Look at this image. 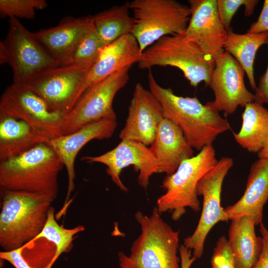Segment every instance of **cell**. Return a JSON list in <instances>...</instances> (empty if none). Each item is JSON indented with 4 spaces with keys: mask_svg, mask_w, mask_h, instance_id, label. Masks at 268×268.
<instances>
[{
    "mask_svg": "<svg viewBox=\"0 0 268 268\" xmlns=\"http://www.w3.org/2000/svg\"><path fill=\"white\" fill-rule=\"evenodd\" d=\"M147 77L149 90L160 103L164 118L179 127L193 149L200 151L231 129L209 101L203 105L196 97L176 95L171 88L160 85L150 70Z\"/></svg>",
    "mask_w": 268,
    "mask_h": 268,
    "instance_id": "1",
    "label": "cell"
},
{
    "mask_svg": "<svg viewBox=\"0 0 268 268\" xmlns=\"http://www.w3.org/2000/svg\"><path fill=\"white\" fill-rule=\"evenodd\" d=\"M64 165L48 143L0 161V189L43 195L54 201Z\"/></svg>",
    "mask_w": 268,
    "mask_h": 268,
    "instance_id": "2",
    "label": "cell"
},
{
    "mask_svg": "<svg viewBox=\"0 0 268 268\" xmlns=\"http://www.w3.org/2000/svg\"><path fill=\"white\" fill-rule=\"evenodd\" d=\"M161 215L156 206L149 216L140 211L135 213L140 233L129 255L118 253L119 268H181L179 231L174 230Z\"/></svg>",
    "mask_w": 268,
    "mask_h": 268,
    "instance_id": "3",
    "label": "cell"
},
{
    "mask_svg": "<svg viewBox=\"0 0 268 268\" xmlns=\"http://www.w3.org/2000/svg\"><path fill=\"white\" fill-rule=\"evenodd\" d=\"M0 246L3 251L22 248L42 231L54 201L46 196L0 189Z\"/></svg>",
    "mask_w": 268,
    "mask_h": 268,
    "instance_id": "4",
    "label": "cell"
},
{
    "mask_svg": "<svg viewBox=\"0 0 268 268\" xmlns=\"http://www.w3.org/2000/svg\"><path fill=\"white\" fill-rule=\"evenodd\" d=\"M141 69L155 66H171L181 70L191 86L201 82L208 86L215 67V60L205 54L184 34L165 36L145 49L137 62Z\"/></svg>",
    "mask_w": 268,
    "mask_h": 268,
    "instance_id": "5",
    "label": "cell"
},
{
    "mask_svg": "<svg viewBox=\"0 0 268 268\" xmlns=\"http://www.w3.org/2000/svg\"><path fill=\"white\" fill-rule=\"evenodd\" d=\"M217 161L212 144L204 146L197 155L184 160L174 173L167 175L162 181L161 187L165 193L157 200L158 211H170L172 219L178 220L186 213L187 208L199 211L198 184Z\"/></svg>",
    "mask_w": 268,
    "mask_h": 268,
    "instance_id": "6",
    "label": "cell"
},
{
    "mask_svg": "<svg viewBox=\"0 0 268 268\" xmlns=\"http://www.w3.org/2000/svg\"><path fill=\"white\" fill-rule=\"evenodd\" d=\"M129 6L141 53L164 36L184 34L191 15L189 6L175 0H133Z\"/></svg>",
    "mask_w": 268,
    "mask_h": 268,
    "instance_id": "7",
    "label": "cell"
},
{
    "mask_svg": "<svg viewBox=\"0 0 268 268\" xmlns=\"http://www.w3.org/2000/svg\"><path fill=\"white\" fill-rule=\"evenodd\" d=\"M8 30L0 42V64L11 67L13 83L22 84L32 76L60 66L17 18L8 20Z\"/></svg>",
    "mask_w": 268,
    "mask_h": 268,
    "instance_id": "8",
    "label": "cell"
},
{
    "mask_svg": "<svg viewBox=\"0 0 268 268\" xmlns=\"http://www.w3.org/2000/svg\"><path fill=\"white\" fill-rule=\"evenodd\" d=\"M131 67L119 70L87 89L65 116L61 135L70 134L102 119L116 118L113 101L128 82Z\"/></svg>",
    "mask_w": 268,
    "mask_h": 268,
    "instance_id": "9",
    "label": "cell"
},
{
    "mask_svg": "<svg viewBox=\"0 0 268 268\" xmlns=\"http://www.w3.org/2000/svg\"><path fill=\"white\" fill-rule=\"evenodd\" d=\"M91 67L70 64L42 71L22 83L34 92L53 111L66 116L78 99Z\"/></svg>",
    "mask_w": 268,
    "mask_h": 268,
    "instance_id": "10",
    "label": "cell"
},
{
    "mask_svg": "<svg viewBox=\"0 0 268 268\" xmlns=\"http://www.w3.org/2000/svg\"><path fill=\"white\" fill-rule=\"evenodd\" d=\"M233 162L231 157H221L198 184V195L203 198L202 211L195 230L183 243L197 259L201 257L205 239L212 227L220 221L229 220L221 205V194L223 181Z\"/></svg>",
    "mask_w": 268,
    "mask_h": 268,
    "instance_id": "11",
    "label": "cell"
},
{
    "mask_svg": "<svg viewBox=\"0 0 268 268\" xmlns=\"http://www.w3.org/2000/svg\"><path fill=\"white\" fill-rule=\"evenodd\" d=\"M0 116L22 120L51 140L61 135L65 116L52 110L43 99L22 84L12 83L1 96Z\"/></svg>",
    "mask_w": 268,
    "mask_h": 268,
    "instance_id": "12",
    "label": "cell"
},
{
    "mask_svg": "<svg viewBox=\"0 0 268 268\" xmlns=\"http://www.w3.org/2000/svg\"><path fill=\"white\" fill-rule=\"evenodd\" d=\"M81 160L86 163H99L107 166L106 172L112 181L125 192L128 189L120 179L123 169L133 166L139 172L137 182L140 187L146 189L150 177L159 173L157 160L150 147L135 141L124 140L113 149L98 156H84Z\"/></svg>",
    "mask_w": 268,
    "mask_h": 268,
    "instance_id": "13",
    "label": "cell"
},
{
    "mask_svg": "<svg viewBox=\"0 0 268 268\" xmlns=\"http://www.w3.org/2000/svg\"><path fill=\"white\" fill-rule=\"evenodd\" d=\"M245 72L238 61L224 51L215 60V67L208 86L214 99L209 101L218 111L230 115L239 106H245L255 101L254 94L246 87Z\"/></svg>",
    "mask_w": 268,
    "mask_h": 268,
    "instance_id": "14",
    "label": "cell"
},
{
    "mask_svg": "<svg viewBox=\"0 0 268 268\" xmlns=\"http://www.w3.org/2000/svg\"><path fill=\"white\" fill-rule=\"evenodd\" d=\"M164 118L158 100L149 90L137 83L129 104L126 123L119 137L121 140H134L147 146L150 145L158 125Z\"/></svg>",
    "mask_w": 268,
    "mask_h": 268,
    "instance_id": "15",
    "label": "cell"
},
{
    "mask_svg": "<svg viewBox=\"0 0 268 268\" xmlns=\"http://www.w3.org/2000/svg\"><path fill=\"white\" fill-rule=\"evenodd\" d=\"M191 15L184 33L215 60L225 51L227 32L220 19L216 0H189Z\"/></svg>",
    "mask_w": 268,
    "mask_h": 268,
    "instance_id": "16",
    "label": "cell"
},
{
    "mask_svg": "<svg viewBox=\"0 0 268 268\" xmlns=\"http://www.w3.org/2000/svg\"><path fill=\"white\" fill-rule=\"evenodd\" d=\"M117 126L116 118H105L91 123L77 131L51 139L48 144L66 167L68 186L63 211H65L71 192L75 188L74 163L81 148L93 139L102 140L112 136Z\"/></svg>",
    "mask_w": 268,
    "mask_h": 268,
    "instance_id": "17",
    "label": "cell"
},
{
    "mask_svg": "<svg viewBox=\"0 0 268 268\" xmlns=\"http://www.w3.org/2000/svg\"><path fill=\"white\" fill-rule=\"evenodd\" d=\"M92 20V16L65 17L57 25L33 33L60 66L70 65L73 55Z\"/></svg>",
    "mask_w": 268,
    "mask_h": 268,
    "instance_id": "18",
    "label": "cell"
},
{
    "mask_svg": "<svg viewBox=\"0 0 268 268\" xmlns=\"http://www.w3.org/2000/svg\"><path fill=\"white\" fill-rule=\"evenodd\" d=\"M140 54L138 43L132 34L123 36L105 46L90 68L78 98L90 87L137 63Z\"/></svg>",
    "mask_w": 268,
    "mask_h": 268,
    "instance_id": "19",
    "label": "cell"
},
{
    "mask_svg": "<svg viewBox=\"0 0 268 268\" xmlns=\"http://www.w3.org/2000/svg\"><path fill=\"white\" fill-rule=\"evenodd\" d=\"M268 201V158H259L251 166L244 193L234 204L224 209L229 220L249 215L257 225L263 222Z\"/></svg>",
    "mask_w": 268,
    "mask_h": 268,
    "instance_id": "20",
    "label": "cell"
},
{
    "mask_svg": "<svg viewBox=\"0 0 268 268\" xmlns=\"http://www.w3.org/2000/svg\"><path fill=\"white\" fill-rule=\"evenodd\" d=\"M150 148L158 161L159 173H174L185 160L193 157L194 149L172 121L164 118L157 127Z\"/></svg>",
    "mask_w": 268,
    "mask_h": 268,
    "instance_id": "21",
    "label": "cell"
},
{
    "mask_svg": "<svg viewBox=\"0 0 268 268\" xmlns=\"http://www.w3.org/2000/svg\"><path fill=\"white\" fill-rule=\"evenodd\" d=\"M231 220L227 239L236 267L253 268L263 247L262 238L255 232V222L249 215Z\"/></svg>",
    "mask_w": 268,
    "mask_h": 268,
    "instance_id": "22",
    "label": "cell"
},
{
    "mask_svg": "<svg viewBox=\"0 0 268 268\" xmlns=\"http://www.w3.org/2000/svg\"><path fill=\"white\" fill-rule=\"evenodd\" d=\"M50 140L22 120L0 116V161L18 156Z\"/></svg>",
    "mask_w": 268,
    "mask_h": 268,
    "instance_id": "23",
    "label": "cell"
},
{
    "mask_svg": "<svg viewBox=\"0 0 268 268\" xmlns=\"http://www.w3.org/2000/svg\"><path fill=\"white\" fill-rule=\"evenodd\" d=\"M242 119L239 131L233 133L234 138L244 149L258 153L268 142V108L250 102L245 106Z\"/></svg>",
    "mask_w": 268,
    "mask_h": 268,
    "instance_id": "24",
    "label": "cell"
},
{
    "mask_svg": "<svg viewBox=\"0 0 268 268\" xmlns=\"http://www.w3.org/2000/svg\"><path fill=\"white\" fill-rule=\"evenodd\" d=\"M268 32L261 33H236L230 28L227 32L223 48L233 56L243 68L250 85L255 91L254 65L256 55L259 48L266 44Z\"/></svg>",
    "mask_w": 268,
    "mask_h": 268,
    "instance_id": "25",
    "label": "cell"
},
{
    "mask_svg": "<svg viewBox=\"0 0 268 268\" xmlns=\"http://www.w3.org/2000/svg\"><path fill=\"white\" fill-rule=\"evenodd\" d=\"M130 2L115 5L92 16L94 27L106 46L125 35L132 34L134 20L130 15Z\"/></svg>",
    "mask_w": 268,
    "mask_h": 268,
    "instance_id": "26",
    "label": "cell"
},
{
    "mask_svg": "<svg viewBox=\"0 0 268 268\" xmlns=\"http://www.w3.org/2000/svg\"><path fill=\"white\" fill-rule=\"evenodd\" d=\"M84 229L85 228L81 225L72 229H66L60 226L56 220L55 209L52 206L42 231L32 242L40 238H45L53 243L56 250L55 257L56 261L63 253L69 249L74 236Z\"/></svg>",
    "mask_w": 268,
    "mask_h": 268,
    "instance_id": "27",
    "label": "cell"
},
{
    "mask_svg": "<svg viewBox=\"0 0 268 268\" xmlns=\"http://www.w3.org/2000/svg\"><path fill=\"white\" fill-rule=\"evenodd\" d=\"M105 46L94 27L92 17L91 22L73 55L70 64L92 67Z\"/></svg>",
    "mask_w": 268,
    "mask_h": 268,
    "instance_id": "28",
    "label": "cell"
},
{
    "mask_svg": "<svg viewBox=\"0 0 268 268\" xmlns=\"http://www.w3.org/2000/svg\"><path fill=\"white\" fill-rule=\"evenodd\" d=\"M47 5L45 0H0V14L2 18L34 19L36 10L44 9Z\"/></svg>",
    "mask_w": 268,
    "mask_h": 268,
    "instance_id": "29",
    "label": "cell"
},
{
    "mask_svg": "<svg viewBox=\"0 0 268 268\" xmlns=\"http://www.w3.org/2000/svg\"><path fill=\"white\" fill-rule=\"evenodd\" d=\"M258 0H216L217 12L222 24L228 31L233 17L239 7H245L244 15L251 16L259 3Z\"/></svg>",
    "mask_w": 268,
    "mask_h": 268,
    "instance_id": "30",
    "label": "cell"
},
{
    "mask_svg": "<svg viewBox=\"0 0 268 268\" xmlns=\"http://www.w3.org/2000/svg\"><path fill=\"white\" fill-rule=\"evenodd\" d=\"M210 268H237L228 239L221 236L213 249Z\"/></svg>",
    "mask_w": 268,
    "mask_h": 268,
    "instance_id": "31",
    "label": "cell"
},
{
    "mask_svg": "<svg viewBox=\"0 0 268 268\" xmlns=\"http://www.w3.org/2000/svg\"><path fill=\"white\" fill-rule=\"evenodd\" d=\"M22 247L11 251H2L0 252V258L12 265L15 268H34L30 266L24 259L22 251ZM49 267L47 268H51Z\"/></svg>",
    "mask_w": 268,
    "mask_h": 268,
    "instance_id": "32",
    "label": "cell"
},
{
    "mask_svg": "<svg viewBox=\"0 0 268 268\" xmlns=\"http://www.w3.org/2000/svg\"><path fill=\"white\" fill-rule=\"evenodd\" d=\"M247 32L261 33L268 32V0H265L257 20L252 23Z\"/></svg>",
    "mask_w": 268,
    "mask_h": 268,
    "instance_id": "33",
    "label": "cell"
},
{
    "mask_svg": "<svg viewBox=\"0 0 268 268\" xmlns=\"http://www.w3.org/2000/svg\"><path fill=\"white\" fill-rule=\"evenodd\" d=\"M259 226L263 247L259 258L253 268H268V229L263 222Z\"/></svg>",
    "mask_w": 268,
    "mask_h": 268,
    "instance_id": "34",
    "label": "cell"
},
{
    "mask_svg": "<svg viewBox=\"0 0 268 268\" xmlns=\"http://www.w3.org/2000/svg\"><path fill=\"white\" fill-rule=\"evenodd\" d=\"M266 44L268 46V38ZM254 95V101L262 105L268 104V66L266 72L260 77Z\"/></svg>",
    "mask_w": 268,
    "mask_h": 268,
    "instance_id": "35",
    "label": "cell"
},
{
    "mask_svg": "<svg viewBox=\"0 0 268 268\" xmlns=\"http://www.w3.org/2000/svg\"><path fill=\"white\" fill-rule=\"evenodd\" d=\"M179 254L180 257L181 268H190L197 260L193 256L192 251L186 248L183 244L180 246Z\"/></svg>",
    "mask_w": 268,
    "mask_h": 268,
    "instance_id": "36",
    "label": "cell"
},
{
    "mask_svg": "<svg viewBox=\"0 0 268 268\" xmlns=\"http://www.w3.org/2000/svg\"><path fill=\"white\" fill-rule=\"evenodd\" d=\"M257 155L259 158H268V142Z\"/></svg>",
    "mask_w": 268,
    "mask_h": 268,
    "instance_id": "37",
    "label": "cell"
}]
</instances>
